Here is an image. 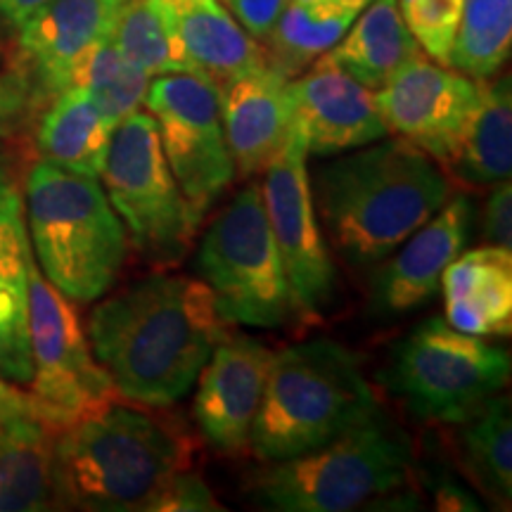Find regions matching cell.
<instances>
[{"label": "cell", "mask_w": 512, "mask_h": 512, "mask_svg": "<svg viewBox=\"0 0 512 512\" xmlns=\"http://www.w3.org/2000/svg\"><path fill=\"white\" fill-rule=\"evenodd\" d=\"M27 304L34 356L29 394L34 396L41 422L62 430L121 399L110 375L93 356L79 313L43 278L31 252L27 256Z\"/></svg>", "instance_id": "30bf717a"}, {"label": "cell", "mask_w": 512, "mask_h": 512, "mask_svg": "<svg viewBox=\"0 0 512 512\" xmlns=\"http://www.w3.org/2000/svg\"><path fill=\"white\" fill-rule=\"evenodd\" d=\"M411 470V439L380 408L328 444L266 463L252 498L278 512H347L401 489Z\"/></svg>", "instance_id": "8992f818"}, {"label": "cell", "mask_w": 512, "mask_h": 512, "mask_svg": "<svg viewBox=\"0 0 512 512\" xmlns=\"http://www.w3.org/2000/svg\"><path fill=\"white\" fill-rule=\"evenodd\" d=\"M55 430L36 418L0 425V512L55 508Z\"/></svg>", "instance_id": "603a6c76"}, {"label": "cell", "mask_w": 512, "mask_h": 512, "mask_svg": "<svg viewBox=\"0 0 512 512\" xmlns=\"http://www.w3.org/2000/svg\"><path fill=\"white\" fill-rule=\"evenodd\" d=\"M458 463L482 494L508 508L512 501V420L510 396L486 399L467 418L453 422Z\"/></svg>", "instance_id": "cb8c5ba5"}, {"label": "cell", "mask_w": 512, "mask_h": 512, "mask_svg": "<svg viewBox=\"0 0 512 512\" xmlns=\"http://www.w3.org/2000/svg\"><path fill=\"white\" fill-rule=\"evenodd\" d=\"M223 5L233 12L249 36L266 41L278 17L283 15L287 0H223Z\"/></svg>", "instance_id": "e575fe53"}, {"label": "cell", "mask_w": 512, "mask_h": 512, "mask_svg": "<svg viewBox=\"0 0 512 512\" xmlns=\"http://www.w3.org/2000/svg\"><path fill=\"white\" fill-rule=\"evenodd\" d=\"M482 238L486 245L512 249V185L496 183L482 214Z\"/></svg>", "instance_id": "836d02e7"}, {"label": "cell", "mask_w": 512, "mask_h": 512, "mask_svg": "<svg viewBox=\"0 0 512 512\" xmlns=\"http://www.w3.org/2000/svg\"><path fill=\"white\" fill-rule=\"evenodd\" d=\"M143 102L157 124L171 174L204 216L235 178L223 131L221 88L197 72L162 74L150 79Z\"/></svg>", "instance_id": "8fae6325"}, {"label": "cell", "mask_w": 512, "mask_h": 512, "mask_svg": "<svg viewBox=\"0 0 512 512\" xmlns=\"http://www.w3.org/2000/svg\"><path fill=\"white\" fill-rule=\"evenodd\" d=\"M121 0H50L19 24V50L38 86L62 93L81 62L112 36Z\"/></svg>", "instance_id": "e0dca14e"}, {"label": "cell", "mask_w": 512, "mask_h": 512, "mask_svg": "<svg viewBox=\"0 0 512 512\" xmlns=\"http://www.w3.org/2000/svg\"><path fill=\"white\" fill-rule=\"evenodd\" d=\"M105 195L128 230L140 259L155 268L178 266L190 252L202 214L171 174L150 112H131L114 126Z\"/></svg>", "instance_id": "ba28073f"}, {"label": "cell", "mask_w": 512, "mask_h": 512, "mask_svg": "<svg viewBox=\"0 0 512 512\" xmlns=\"http://www.w3.org/2000/svg\"><path fill=\"white\" fill-rule=\"evenodd\" d=\"M27 105V86L15 76L0 72V136L10 133Z\"/></svg>", "instance_id": "d590c367"}, {"label": "cell", "mask_w": 512, "mask_h": 512, "mask_svg": "<svg viewBox=\"0 0 512 512\" xmlns=\"http://www.w3.org/2000/svg\"><path fill=\"white\" fill-rule=\"evenodd\" d=\"M197 271L230 325L278 328L290 316V287L259 183L245 185L211 223L197 249Z\"/></svg>", "instance_id": "9c48e42d"}, {"label": "cell", "mask_w": 512, "mask_h": 512, "mask_svg": "<svg viewBox=\"0 0 512 512\" xmlns=\"http://www.w3.org/2000/svg\"><path fill=\"white\" fill-rule=\"evenodd\" d=\"M72 86H79L91 95L98 110L117 126L121 119H126L128 114L136 112L143 105L150 76L128 60L114 46L110 36L81 62Z\"/></svg>", "instance_id": "f1b7e54d"}, {"label": "cell", "mask_w": 512, "mask_h": 512, "mask_svg": "<svg viewBox=\"0 0 512 512\" xmlns=\"http://www.w3.org/2000/svg\"><path fill=\"white\" fill-rule=\"evenodd\" d=\"M448 325L475 337L512 330V249L486 245L460 252L441 275Z\"/></svg>", "instance_id": "d6986e66"}, {"label": "cell", "mask_w": 512, "mask_h": 512, "mask_svg": "<svg viewBox=\"0 0 512 512\" xmlns=\"http://www.w3.org/2000/svg\"><path fill=\"white\" fill-rule=\"evenodd\" d=\"M370 0H287L266 43L268 62L290 74L335 48Z\"/></svg>", "instance_id": "d4e9b609"}, {"label": "cell", "mask_w": 512, "mask_h": 512, "mask_svg": "<svg viewBox=\"0 0 512 512\" xmlns=\"http://www.w3.org/2000/svg\"><path fill=\"white\" fill-rule=\"evenodd\" d=\"M287 98L292 124L304 136L309 155L335 157L389 136L375 91L325 55L311 72L287 79Z\"/></svg>", "instance_id": "5bb4252c"}, {"label": "cell", "mask_w": 512, "mask_h": 512, "mask_svg": "<svg viewBox=\"0 0 512 512\" xmlns=\"http://www.w3.org/2000/svg\"><path fill=\"white\" fill-rule=\"evenodd\" d=\"M112 133L114 124L98 110L91 95L72 86L57 93L53 107L43 114L36 147L43 162L81 176L100 178Z\"/></svg>", "instance_id": "7402d4cb"}, {"label": "cell", "mask_w": 512, "mask_h": 512, "mask_svg": "<svg viewBox=\"0 0 512 512\" xmlns=\"http://www.w3.org/2000/svg\"><path fill=\"white\" fill-rule=\"evenodd\" d=\"M475 207L467 195L448 202L380 261L370 283V309L375 316L399 318L427 302L439 290L441 275L470 240Z\"/></svg>", "instance_id": "2e32d148"}, {"label": "cell", "mask_w": 512, "mask_h": 512, "mask_svg": "<svg viewBox=\"0 0 512 512\" xmlns=\"http://www.w3.org/2000/svg\"><path fill=\"white\" fill-rule=\"evenodd\" d=\"M17 418H38V406L34 396L22 392V389L0 377V425Z\"/></svg>", "instance_id": "8d00e7d4"}, {"label": "cell", "mask_w": 512, "mask_h": 512, "mask_svg": "<svg viewBox=\"0 0 512 512\" xmlns=\"http://www.w3.org/2000/svg\"><path fill=\"white\" fill-rule=\"evenodd\" d=\"M512 48V0H463L448 67L475 81L494 79Z\"/></svg>", "instance_id": "83f0119b"}, {"label": "cell", "mask_w": 512, "mask_h": 512, "mask_svg": "<svg viewBox=\"0 0 512 512\" xmlns=\"http://www.w3.org/2000/svg\"><path fill=\"white\" fill-rule=\"evenodd\" d=\"M380 411L363 363L332 339H309L273 356L249 451L261 463L302 456Z\"/></svg>", "instance_id": "277c9868"}, {"label": "cell", "mask_w": 512, "mask_h": 512, "mask_svg": "<svg viewBox=\"0 0 512 512\" xmlns=\"http://www.w3.org/2000/svg\"><path fill=\"white\" fill-rule=\"evenodd\" d=\"M273 356L249 335H228L211 351L197 377L195 418L216 451L235 456L249 448Z\"/></svg>", "instance_id": "9a60e30c"}, {"label": "cell", "mask_w": 512, "mask_h": 512, "mask_svg": "<svg viewBox=\"0 0 512 512\" xmlns=\"http://www.w3.org/2000/svg\"><path fill=\"white\" fill-rule=\"evenodd\" d=\"M112 41L150 79L195 72V64L183 48L169 0H121Z\"/></svg>", "instance_id": "4316f807"}, {"label": "cell", "mask_w": 512, "mask_h": 512, "mask_svg": "<svg viewBox=\"0 0 512 512\" xmlns=\"http://www.w3.org/2000/svg\"><path fill=\"white\" fill-rule=\"evenodd\" d=\"M46 3H50V0H0V17L12 27H19L24 19L34 15Z\"/></svg>", "instance_id": "74e56055"}, {"label": "cell", "mask_w": 512, "mask_h": 512, "mask_svg": "<svg viewBox=\"0 0 512 512\" xmlns=\"http://www.w3.org/2000/svg\"><path fill=\"white\" fill-rule=\"evenodd\" d=\"M178 34L195 72L216 86L268 67L266 50L242 29L223 0H169Z\"/></svg>", "instance_id": "ffe728a7"}, {"label": "cell", "mask_w": 512, "mask_h": 512, "mask_svg": "<svg viewBox=\"0 0 512 512\" xmlns=\"http://www.w3.org/2000/svg\"><path fill=\"white\" fill-rule=\"evenodd\" d=\"M221 117L235 171L264 174L292 133L287 76L273 64L221 86Z\"/></svg>", "instance_id": "ac0fdd59"}, {"label": "cell", "mask_w": 512, "mask_h": 512, "mask_svg": "<svg viewBox=\"0 0 512 512\" xmlns=\"http://www.w3.org/2000/svg\"><path fill=\"white\" fill-rule=\"evenodd\" d=\"M448 174L470 188H491L510 181L512 171V98L510 79L479 81V110L463 147L446 166Z\"/></svg>", "instance_id": "484cf974"}, {"label": "cell", "mask_w": 512, "mask_h": 512, "mask_svg": "<svg viewBox=\"0 0 512 512\" xmlns=\"http://www.w3.org/2000/svg\"><path fill=\"white\" fill-rule=\"evenodd\" d=\"M510 354L448 325L444 318L422 320L389 351L377 380L415 418L453 425L510 382Z\"/></svg>", "instance_id": "52a82bcc"}, {"label": "cell", "mask_w": 512, "mask_h": 512, "mask_svg": "<svg viewBox=\"0 0 512 512\" xmlns=\"http://www.w3.org/2000/svg\"><path fill=\"white\" fill-rule=\"evenodd\" d=\"M29 252L17 169L10 152L0 145V283H27Z\"/></svg>", "instance_id": "f546056e"}, {"label": "cell", "mask_w": 512, "mask_h": 512, "mask_svg": "<svg viewBox=\"0 0 512 512\" xmlns=\"http://www.w3.org/2000/svg\"><path fill=\"white\" fill-rule=\"evenodd\" d=\"M27 219L38 271L69 302H95L110 290L128 235L98 178L38 162L27 176Z\"/></svg>", "instance_id": "5b68a950"}, {"label": "cell", "mask_w": 512, "mask_h": 512, "mask_svg": "<svg viewBox=\"0 0 512 512\" xmlns=\"http://www.w3.org/2000/svg\"><path fill=\"white\" fill-rule=\"evenodd\" d=\"M121 401L55 430V508L152 512L166 484L188 470L190 446L174 422Z\"/></svg>", "instance_id": "3957f363"}, {"label": "cell", "mask_w": 512, "mask_h": 512, "mask_svg": "<svg viewBox=\"0 0 512 512\" xmlns=\"http://www.w3.org/2000/svg\"><path fill=\"white\" fill-rule=\"evenodd\" d=\"M387 131L448 166L479 110V81L422 53L375 91Z\"/></svg>", "instance_id": "4fadbf2b"}, {"label": "cell", "mask_w": 512, "mask_h": 512, "mask_svg": "<svg viewBox=\"0 0 512 512\" xmlns=\"http://www.w3.org/2000/svg\"><path fill=\"white\" fill-rule=\"evenodd\" d=\"M311 195L328 247L366 268L425 226L448 202L451 183L418 147L382 138L320 164Z\"/></svg>", "instance_id": "7a4b0ae2"}, {"label": "cell", "mask_w": 512, "mask_h": 512, "mask_svg": "<svg viewBox=\"0 0 512 512\" xmlns=\"http://www.w3.org/2000/svg\"><path fill=\"white\" fill-rule=\"evenodd\" d=\"M396 3L422 53L448 67L463 0H396Z\"/></svg>", "instance_id": "1f68e13d"}, {"label": "cell", "mask_w": 512, "mask_h": 512, "mask_svg": "<svg viewBox=\"0 0 512 512\" xmlns=\"http://www.w3.org/2000/svg\"><path fill=\"white\" fill-rule=\"evenodd\" d=\"M264 174L261 195L290 287L292 313L318 320L335 302L337 271L313 207L309 150L294 124L285 147Z\"/></svg>", "instance_id": "7c38bea8"}, {"label": "cell", "mask_w": 512, "mask_h": 512, "mask_svg": "<svg viewBox=\"0 0 512 512\" xmlns=\"http://www.w3.org/2000/svg\"><path fill=\"white\" fill-rule=\"evenodd\" d=\"M418 55L422 48L403 22L396 0H370L337 46L325 53L370 91L382 88Z\"/></svg>", "instance_id": "44dd1931"}, {"label": "cell", "mask_w": 512, "mask_h": 512, "mask_svg": "<svg viewBox=\"0 0 512 512\" xmlns=\"http://www.w3.org/2000/svg\"><path fill=\"white\" fill-rule=\"evenodd\" d=\"M228 325L207 283L155 273L95 306L88 342L121 399L166 408L195 387Z\"/></svg>", "instance_id": "6da1fadb"}, {"label": "cell", "mask_w": 512, "mask_h": 512, "mask_svg": "<svg viewBox=\"0 0 512 512\" xmlns=\"http://www.w3.org/2000/svg\"><path fill=\"white\" fill-rule=\"evenodd\" d=\"M223 510L209 486L192 472L183 470L166 484L152 512H216Z\"/></svg>", "instance_id": "d6a6232c"}, {"label": "cell", "mask_w": 512, "mask_h": 512, "mask_svg": "<svg viewBox=\"0 0 512 512\" xmlns=\"http://www.w3.org/2000/svg\"><path fill=\"white\" fill-rule=\"evenodd\" d=\"M0 377L17 384L34 377L27 283H0Z\"/></svg>", "instance_id": "4dcf8cb0"}]
</instances>
